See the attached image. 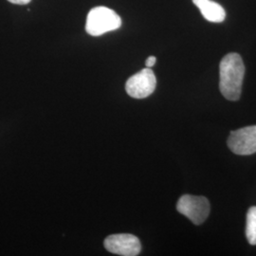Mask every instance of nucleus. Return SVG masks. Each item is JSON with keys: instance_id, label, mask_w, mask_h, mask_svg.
Masks as SVG:
<instances>
[{"instance_id": "nucleus-1", "label": "nucleus", "mask_w": 256, "mask_h": 256, "mask_svg": "<svg viewBox=\"0 0 256 256\" xmlns=\"http://www.w3.org/2000/svg\"><path fill=\"white\" fill-rule=\"evenodd\" d=\"M220 90L229 101H238L245 75V66L238 54L225 55L220 64Z\"/></svg>"}, {"instance_id": "nucleus-2", "label": "nucleus", "mask_w": 256, "mask_h": 256, "mask_svg": "<svg viewBox=\"0 0 256 256\" xmlns=\"http://www.w3.org/2000/svg\"><path fill=\"white\" fill-rule=\"evenodd\" d=\"M120 26L122 19L116 12L108 7L99 6L88 12L86 30L92 36H100L106 32L118 30Z\"/></svg>"}, {"instance_id": "nucleus-3", "label": "nucleus", "mask_w": 256, "mask_h": 256, "mask_svg": "<svg viewBox=\"0 0 256 256\" xmlns=\"http://www.w3.org/2000/svg\"><path fill=\"white\" fill-rule=\"evenodd\" d=\"M210 203L204 196L184 194L176 204V210L192 221L194 225H200L210 214Z\"/></svg>"}, {"instance_id": "nucleus-4", "label": "nucleus", "mask_w": 256, "mask_h": 256, "mask_svg": "<svg viewBox=\"0 0 256 256\" xmlns=\"http://www.w3.org/2000/svg\"><path fill=\"white\" fill-rule=\"evenodd\" d=\"M156 79L150 68L142 70L140 72L131 76L126 84L128 95L135 99H144L155 92Z\"/></svg>"}, {"instance_id": "nucleus-5", "label": "nucleus", "mask_w": 256, "mask_h": 256, "mask_svg": "<svg viewBox=\"0 0 256 256\" xmlns=\"http://www.w3.org/2000/svg\"><path fill=\"white\" fill-rule=\"evenodd\" d=\"M228 146L236 155L248 156L256 153V126L232 131Z\"/></svg>"}, {"instance_id": "nucleus-6", "label": "nucleus", "mask_w": 256, "mask_h": 256, "mask_svg": "<svg viewBox=\"0 0 256 256\" xmlns=\"http://www.w3.org/2000/svg\"><path fill=\"white\" fill-rule=\"evenodd\" d=\"M104 248L115 254L136 256L140 252L142 245L137 236L129 234H119L106 238Z\"/></svg>"}, {"instance_id": "nucleus-7", "label": "nucleus", "mask_w": 256, "mask_h": 256, "mask_svg": "<svg viewBox=\"0 0 256 256\" xmlns=\"http://www.w3.org/2000/svg\"><path fill=\"white\" fill-rule=\"evenodd\" d=\"M194 4L202 12L203 18L214 23H220L226 18L223 7L212 0H192Z\"/></svg>"}, {"instance_id": "nucleus-8", "label": "nucleus", "mask_w": 256, "mask_h": 256, "mask_svg": "<svg viewBox=\"0 0 256 256\" xmlns=\"http://www.w3.org/2000/svg\"><path fill=\"white\" fill-rule=\"evenodd\" d=\"M246 236L250 245H256V206L248 210Z\"/></svg>"}, {"instance_id": "nucleus-9", "label": "nucleus", "mask_w": 256, "mask_h": 256, "mask_svg": "<svg viewBox=\"0 0 256 256\" xmlns=\"http://www.w3.org/2000/svg\"><path fill=\"white\" fill-rule=\"evenodd\" d=\"M156 58L155 56H149V57L147 58L146 62L147 68H152V66H154L156 64Z\"/></svg>"}, {"instance_id": "nucleus-10", "label": "nucleus", "mask_w": 256, "mask_h": 256, "mask_svg": "<svg viewBox=\"0 0 256 256\" xmlns=\"http://www.w3.org/2000/svg\"><path fill=\"white\" fill-rule=\"evenodd\" d=\"M10 3L12 4H18V5H26L28 4L32 0H8Z\"/></svg>"}]
</instances>
